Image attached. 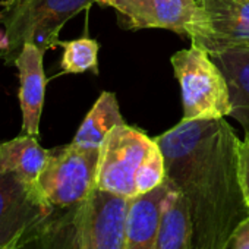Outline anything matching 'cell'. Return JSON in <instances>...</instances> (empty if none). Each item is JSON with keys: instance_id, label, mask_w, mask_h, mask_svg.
<instances>
[{"instance_id": "11", "label": "cell", "mask_w": 249, "mask_h": 249, "mask_svg": "<svg viewBox=\"0 0 249 249\" xmlns=\"http://www.w3.org/2000/svg\"><path fill=\"white\" fill-rule=\"evenodd\" d=\"M169 191L170 183L164 180L160 186L129 199L123 249H156L163 204Z\"/></svg>"}, {"instance_id": "22", "label": "cell", "mask_w": 249, "mask_h": 249, "mask_svg": "<svg viewBox=\"0 0 249 249\" xmlns=\"http://www.w3.org/2000/svg\"><path fill=\"white\" fill-rule=\"evenodd\" d=\"M114 0H97V3L101 6H111Z\"/></svg>"}, {"instance_id": "8", "label": "cell", "mask_w": 249, "mask_h": 249, "mask_svg": "<svg viewBox=\"0 0 249 249\" xmlns=\"http://www.w3.org/2000/svg\"><path fill=\"white\" fill-rule=\"evenodd\" d=\"M126 196L94 188L78 207L81 249H123Z\"/></svg>"}, {"instance_id": "17", "label": "cell", "mask_w": 249, "mask_h": 249, "mask_svg": "<svg viewBox=\"0 0 249 249\" xmlns=\"http://www.w3.org/2000/svg\"><path fill=\"white\" fill-rule=\"evenodd\" d=\"M63 56L60 60L65 73H84L87 71L98 72V43L92 38L82 37L72 41H60Z\"/></svg>"}, {"instance_id": "7", "label": "cell", "mask_w": 249, "mask_h": 249, "mask_svg": "<svg viewBox=\"0 0 249 249\" xmlns=\"http://www.w3.org/2000/svg\"><path fill=\"white\" fill-rule=\"evenodd\" d=\"M202 18L189 33L211 56L249 53V0H199Z\"/></svg>"}, {"instance_id": "24", "label": "cell", "mask_w": 249, "mask_h": 249, "mask_svg": "<svg viewBox=\"0 0 249 249\" xmlns=\"http://www.w3.org/2000/svg\"><path fill=\"white\" fill-rule=\"evenodd\" d=\"M198 2H199V0H198Z\"/></svg>"}, {"instance_id": "4", "label": "cell", "mask_w": 249, "mask_h": 249, "mask_svg": "<svg viewBox=\"0 0 249 249\" xmlns=\"http://www.w3.org/2000/svg\"><path fill=\"white\" fill-rule=\"evenodd\" d=\"M100 150H85L73 144L50 150L37 188L56 210L82 204L95 188Z\"/></svg>"}, {"instance_id": "14", "label": "cell", "mask_w": 249, "mask_h": 249, "mask_svg": "<svg viewBox=\"0 0 249 249\" xmlns=\"http://www.w3.org/2000/svg\"><path fill=\"white\" fill-rule=\"evenodd\" d=\"M120 124H124V119L116 95L104 91L82 120L71 144L85 150H100L110 131Z\"/></svg>"}, {"instance_id": "1", "label": "cell", "mask_w": 249, "mask_h": 249, "mask_svg": "<svg viewBox=\"0 0 249 249\" xmlns=\"http://www.w3.org/2000/svg\"><path fill=\"white\" fill-rule=\"evenodd\" d=\"M167 182L186 201L192 249H227L236 227L249 217L240 176L239 144L223 119L180 120L154 138Z\"/></svg>"}, {"instance_id": "16", "label": "cell", "mask_w": 249, "mask_h": 249, "mask_svg": "<svg viewBox=\"0 0 249 249\" xmlns=\"http://www.w3.org/2000/svg\"><path fill=\"white\" fill-rule=\"evenodd\" d=\"M156 249H192L186 201L182 192L172 185L163 204Z\"/></svg>"}, {"instance_id": "18", "label": "cell", "mask_w": 249, "mask_h": 249, "mask_svg": "<svg viewBox=\"0 0 249 249\" xmlns=\"http://www.w3.org/2000/svg\"><path fill=\"white\" fill-rule=\"evenodd\" d=\"M164 180H166L164 157H163V153H161L159 144L156 142L138 170L137 192H138V195L148 192V191L160 186Z\"/></svg>"}, {"instance_id": "9", "label": "cell", "mask_w": 249, "mask_h": 249, "mask_svg": "<svg viewBox=\"0 0 249 249\" xmlns=\"http://www.w3.org/2000/svg\"><path fill=\"white\" fill-rule=\"evenodd\" d=\"M111 8L129 30L161 28L183 37L202 18L198 0H114Z\"/></svg>"}, {"instance_id": "21", "label": "cell", "mask_w": 249, "mask_h": 249, "mask_svg": "<svg viewBox=\"0 0 249 249\" xmlns=\"http://www.w3.org/2000/svg\"><path fill=\"white\" fill-rule=\"evenodd\" d=\"M24 0H5L3 2V9H12V8H17L18 5H21Z\"/></svg>"}, {"instance_id": "10", "label": "cell", "mask_w": 249, "mask_h": 249, "mask_svg": "<svg viewBox=\"0 0 249 249\" xmlns=\"http://www.w3.org/2000/svg\"><path fill=\"white\" fill-rule=\"evenodd\" d=\"M44 52L34 44H24L15 65L19 72V107L22 111V134L40 135V120L46 95Z\"/></svg>"}, {"instance_id": "3", "label": "cell", "mask_w": 249, "mask_h": 249, "mask_svg": "<svg viewBox=\"0 0 249 249\" xmlns=\"http://www.w3.org/2000/svg\"><path fill=\"white\" fill-rule=\"evenodd\" d=\"M170 62L182 91L183 120L230 116L231 101L227 79L207 50L192 44L175 53Z\"/></svg>"}, {"instance_id": "6", "label": "cell", "mask_w": 249, "mask_h": 249, "mask_svg": "<svg viewBox=\"0 0 249 249\" xmlns=\"http://www.w3.org/2000/svg\"><path fill=\"white\" fill-rule=\"evenodd\" d=\"M54 211L37 186L0 164V249H19L22 240Z\"/></svg>"}, {"instance_id": "20", "label": "cell", "mask_w": 249, "mask_h": 249, "mask_svg": "<svg viewBox=\"0 0 249 249\" xmlns=\"http://www.w3.org/2000/svg\"><path fill=\"white\" fill-rule=\"evenodd\" d=\"M231 249H249V217H246L234 230Z\"/></svg>"}, {"instance_id": "12", "label": "cell", "mask_w": 249, "mask_h": 249, "mask_svg": "<svg viewBox=\"0 0 249 249\" xmlns=\"http://www.w3.org/2000/svg\"><path fill=\"white\" fill-rule=\"evenodd\" d=\"M78 207L56 210L22 240L19 249H81Z\"/></svg>"}, {"instance_id": "13", "label": "cell", "mask_w": 249, "mask_h": 249, "mask_svg": "<svg viewBox=\"0 0 249 249\" xmlns=\"http://www.w3.org/2000/svg\"><path fill=\"white\" fill-rule=\"evenodd\" d=\"M49 156L50 150L43 148L38 138L33 135L22 134L11 141L0 142V164L33 186H37Z\"/></svg>"}, {"instance_id": "15", "label": "cell", "mask_w": 249, "mask_h": 249, "mask_svg": "<svg viewBox=\"0 0 249 249\" xmlns=\"http://www.w3.org/2000/svg\"><path fill=\"white\" fill-rule=\"evenodd\" d=\"M223 71L231 101V113L243 128L249 132V53H221L213 56Z\"/></svg>"}, {"instance_id": "2", "label": "cell", "mask_w": 249, "mask_h": 249, "mask_svg": "<svg viewBox=\"0 0 249 249\" xmlns=\"http://www.w3.org/2000/svg\"><path fill=\"white\" fill-rule=\"evenodd\" d=\"M97 0H24L12 9L0 11V24L5 27L8 47L0 57L14 66L24 44L43 50L59 47L63 25L88 9Z\"/></svg>"}, {"instance_id": "5", "label": "cell", "mask_w": 249, "mask_h": 249, "mask_svg": "<svg viewBox=\"0 0 249 249\" xmlns=\"http://www.w3.org/2000/svg\"><path fill=\"white\" fill-rule=\"evenodd\" d=\"M154 144L126 123L111 129L100 148L95 188L126 198L137 196V175Z\"/></svg>"}, {"instance_id": "19", "label": "cell", "mask_w": 249, "mask_h": 249, "mask_svg": "<svg viewBox=\"0 0 249 249\" xmlns=\"http://www.w3.org/2000/svg\"><path fill=\"white\" fill-rule=\"evenodd\" d=\"M239 176L242 191L249 207V132H245V138L239 144Z\"/></svg>"}, {"instance_id": "23", "label": "cell", "mask_w": 249, "mask_h": 249, "mask_svg": "<svg viewBox=\"0 0 249 249\" xmlns=\"http://www.w3.org/2000/svg\"><path fill=\"white\" fill-rule=\"evenodd\" d=\"M2 5H3V2H2V0H0V8H2Z\"/></svg>"}]
</instances>
